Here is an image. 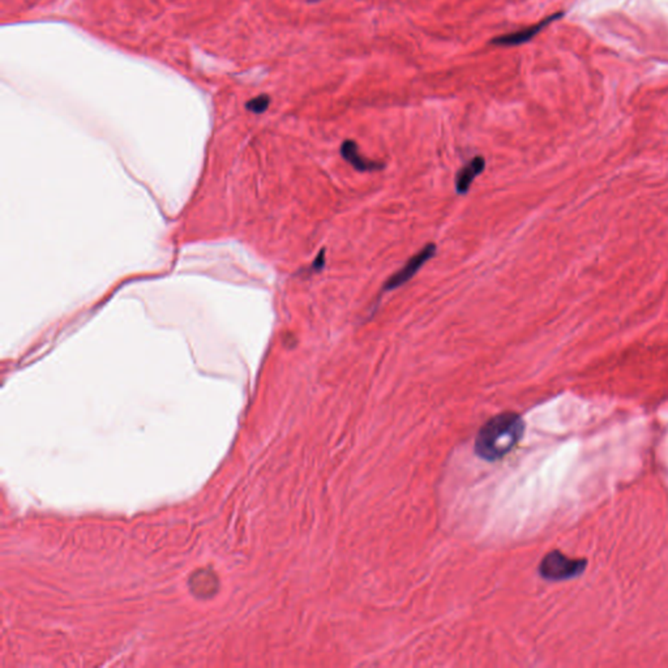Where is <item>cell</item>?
<instances>
[{
  "instance_id": "obj_1",
  "label": "cell",
  "mask_w": 668,
  "mask_h": 668,
  "mask_svg": "<svg viewBox=\"0 0 668 668\" xmlns=\"http://www.w3.org/2000/svg\"><path fill=\"white\" fill-rule=\"evenodd\" d=\"M523 421L515 413L493 416L476 436V454L487 461L499 460L509 453L523 438Z\"/></svg>"
},
{
  "instance_id": "obj_2",
  "label": "cell",
  "mask_w": 668,
  "mask_h": 668,
  "mask_svg": "<svg viewBox=\"0 0 668 668\" xmlns=\"http://www.w3.org/2000/svg\"><path fill=\"white\" fill-rule=\"evenodd\" d=\"M586 568V561L569 559L560 553H551L545 556L539 572L542 577L551 581H562L580 576Z\"/></svg>"
},
{
  "instance_id": "obj_3",
  "label": "cell",
  "mask_w": 668,
  "mask_h": 668,
  "mask_svg": "<svg viewBox=\"0 0 668 668\" xmlns=\"http://www.w3.org/2000/svg\"><path fill=\"white\" fill-rule=\"evenodd\" d=\"M435 254H436V245L433 243L427 245L418 254L414 255L397 273L389 277V279L384 284L383 292H392L407 284L423 268L426 262H430Z\"/></svg>"
},
{
  "instance_id": "obj_4",
  "label": "cell",
  "mask_w": 668,
  "mask_h": 668,
  "mask_svg": "<svg viewBox=\"0 0 668 668\" xmlns=\"http://www.w3.org/2000/svg\"><path fill=\"white\" fill-rule=\"evenodd\" d=\"M560 16L561 15L557 14V15L547 17L543 21L535 24V25H531L529 28H525V29H521V31H512V33H507V34H503V36H499V37H495V38H492L491 41H490V45L499 47L521 46L523 43H528L529 41L534 38L539 31H542L543 28H545L548 24L553 23V20H556L557 17H560Z\"/></svg>"
},
{
  "instance_id": "obj_5",
  "label": "cell",
  "mask_w": 668,
  "mask_h": 668,
  "mask_svg": "<svg viewBox=\"0 0 668 668\" xmlns=\"http://www.w3.org/2000/svg\"><path fill=\"white\" fill-rule=\"evenodd\" d=\"M339 153L347 163H350L353 166L354 169L361 171V173H364V171H379V170L384 169V163L372 161V160L363 157L361 152H359V146L354 140H345L341 145Z\"/></svg>"
},
{
  "instance_id": "obj_6",
  "label": "cell",
  "mask_w": 668,
  "mask_h": 668,
  "mask_svg": "<svg viewBox=\"0 0 668 668\" xmlns=\"http://www.w3.org/2000/svg\"><path fill=\"white\" fill-rule=\"evenodd\" d=\"M484 168H485V160L483 157L478 155V157H474L473 160L470 161L458 170L457 175H456V191L458 195H466L470 187L473 185L474 179L476 177H479L482 173H483Z\"/></svg>"
},
{
  "instance_id": "obj_7",
  "label": "cell",
  "mask_w": 668,
  "mask_h": 668,
  "mask_svg": "<svg viewBox=\"0 0 668 668\" xmlns=\"http://www.w3.org/2000/svg\"><path fill=\"white\" fill-rule=\"evenodd\" d=\"M269 103H270L269 96H267V94H262V96L256 97L254 100L248 101L246 108L247 110H250V111L254 113V114H262V113L268 110Z\"/></svg>"
},
{
  "instance_id": "obj_8",
  "label": "cell",
  "mask_w": 668,
  "mask_h": 668,
  "mask_svg": "<svg viewBox=\"0 0 668 668\" xmlns=\"http://www.w3.org/2000/svg\"><path fill=\"white\" fill-rule=\"evenodd\" d=\"M325 265V250H322L320 254L317 255V257L315 259V262L312 264V267L309 269V272H322Z\"/></svg>"
},
{
  "instance_id": "obj_9",
  "label": "cell",
  "mask_w": 668,
  "mask_h": 668,
  "mask_svg": "<svg viewBox=\"0 0 668 668\" xmlns=\"http://www.w3.org/2000/svg\"><path fill=\"white\" fill-rule=\"evenodd\" d=\"M309 1H319V0H309Z\"/></svg>"
}]
</instances>
